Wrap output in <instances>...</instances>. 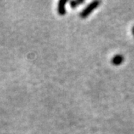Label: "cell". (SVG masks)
<instances>
[{
  "label": "cell",
  "mask_w": 134,
  "mask_h": 134,
  "mask_svg": "<svg viewBox=\"0 0 134 134\" xmlns=\"http://www.w3.org/2000/svg\"><path fill=\"white\" fill-rule=\"evenodd\" d=\"M132 34H133V35L134 36V25L133 26V28H132Z\"/></svg>",
  "instance_id": "5b68a950"
},
{
  "label": "cell",
  "mask_w": 134,
  "mask_h": 134,
  "mask_svg": "<svg viewBox=\"0 0 134 134\" xmlns=\"http://www.w3.org/2000/svg\"><path fill=\"white\" fill-rule=\"evenodd\" d=\"M100 5V1H98V0H96V1H93V2H90V3L87 5L86 8L80 13V14H79L80 17H81L83 19L86 18L87 16H89L91 14L93 10H95L97 8H98Z\"/></svg>",
  "instance_id": "6da1fadb"
},
{
  "label": "cell",
  "mask_w": 134,
  "mask_h": 134,
  "mask_svg": "<svg viewBox=\"0 0 134 134\" xmlns=\"http://www.w3.org/2000/svg\"><path fill=\"white\" fill-rule=\"evenodd\" d=\"M84 3V0H74L70 2V6L72 8H76L77 6Z\"/></svg>",
  "instance_id": "277c9868"
},
{
  "label": "cell",
  "mask_w": 134,
  "mask_h": 134,
  "mask_svg": "<svg viewBox=\"0 0 134 134\" xmlns=\"http://www.w3.org/2000/svg\"><path fill=\"white\" fill-rule=\"evenodd\" d=\"M125 58L121 54H116L113 58H112L111 62L114 66H119L122 63L124 62Z\"/></svg>",
  "instance_id": "3957f363"
},
{
  "label": "cell",
  "mask_w": 134,
  "mask_h": 134,
  "mask_svg": "<svg viewBox=\"0 0 134 134\" xmlns=\"http://www.w3.org/2000/svg\"><path fill=\"white\" fill-rule=\"evenodd\" d=\"M67 3L66 1H59L58 5V14L60 16H64L66 14V4Z\"/></svg>",
  "instance_id": "7a4b0ae2"
}]
</instances>
